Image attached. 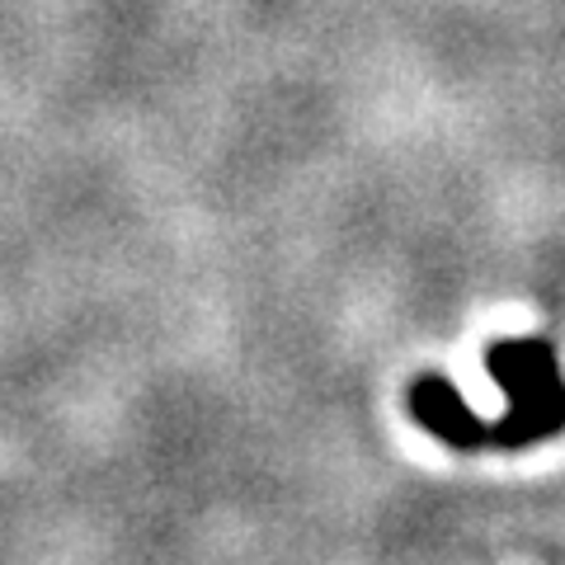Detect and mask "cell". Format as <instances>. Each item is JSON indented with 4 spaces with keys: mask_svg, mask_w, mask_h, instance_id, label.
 I'll use <instances>...</instances> for the list:
<instances>
[{
    "mask_svg": "<svg viewBox=\"0 0 565 565\" xmlns=\"http://www.w3.org/2000/svg\"><path fill=\"white\" fill-rule=\"evenodd\" d=\"M405 411L429 438H438L452 452L490 448V424L471 411V401L457 392L444 373H419L405 386Z\"/></svg>",
    "mask_w": 565,
    "mask_h": 565,
    "instance_id": "cell-2",
    "label": "cell"
},
{
    "mask_svg": "<svg viewBox=\"0 0 565 565\" xmlns=\"http://www.w3.org/2000/svg\"><path fill=\"white\" fill-rule=\"evenodd\" d=\"M486 373L509 396V411L490 419V448L519 452L565 429V377L552 340H537V334L494 340L486 349Z\"/></svg>",
    "mask_w": 565,
    "mask_h": 565,
    "instance_id": "cell-1",
    "label": "cell"
}]
</instances>
